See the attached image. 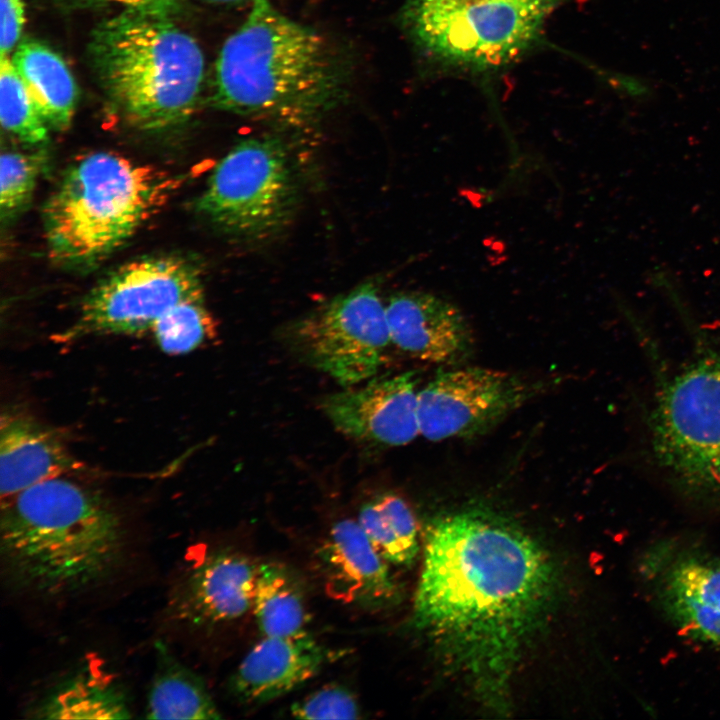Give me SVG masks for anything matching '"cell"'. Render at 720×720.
Instances as JSON below:
<instances>
[{
    "label": "cell",
    "instance_id": "cell-25",
    "mask_svg": "<svg viewBox=\"0 0 720 720\" xmlns=\"http://www.w3.org/2000/svg\"><path fill=\"white\" fill-rule=\"evenodd\" d=\"M151 331L163 352L177 355L191 352L213 338L216 326L201 295L173 306Z\"/></svg>",
    "mask_w": 720,
    "mask_h": 720
},
{
    "label": "cell",
    "instance_id": "cell-23",
    "mask_svg": "<svg viewBox=\"0 0 720 720\" xmlns=\"http://www.w3.org/2000/svg\"><path fill=\"white\" fill-rule=\"evenodd\" d=\"M360 527L375 550L388 562L409 565L418 550V526L413 511L398 495L387 492L365 503Z\"/></svg>",
    "mask_w": 720,
    "mask_h": 720
},
{
    "label": "cell",
    "instance_id": "cell-3",
    "mask_svg": "<svg viewBox=\"0 0 720 720\" xmlns=\"http://www.w3.org/2000/svg\"><path fill=\"white\" fill-rule=\"evenodd\" d=\"M340 81L335 55L319 33L268 0H253L219 52L214 103L226 111L298 124L333 102Z\"/></svg>",
    "mask_w": 720,
    "mask_h": 720
},
{
    "label": "cell",
    "instance_id": "cell-30",
    "mask_svg": "<svg viewBox=\"0 0 720 720\" xmlns=\"http://www.w3.org/2000/svg\"><path fill=\"white\" fill-rule=\"evenodd\" d=\"M94 4L116 5L124 10L168 15L180 0H87Z\"/></svg>",
    "mask_w": 720,
    "mask_h": 720
},
{
    "label": "cell",
    "instance_id": "cell-31",
    "mask_svg": "<svg viewBox=\"0 0 720 720\" xmlns=\"http://www.w3.org/2000/svg\"><path fill=\"white\" fill-rule=\"evenodd\" d=\"M202 1L212 3V4H234V3L241 2L243 0H202Z\"/></svg>",
    "mask_w": 720,
    "mask_h": 720
},
{
    "label": "cell",
    "instance_id": "cell-12",
    "mask_svg": "<svg viewBox=\"0 0 720 720\" xmlns=\"http://www.w3.org/2000/svg\"><path fill=\"white\" fill-rule=\"evenodd\" d=\"M651 599L681 634L720 648V557L696 546L657 544L641 560Z\"/></svg>",
    "mask_w": 720,
    "mask_h": 720
},
{
    "label": "cell",
    "instance_id": "cell-24",
    "mask_svg": "<svg viewBox=\"0 0 720 720\" xmlns=\"http://www.w3.org/2000/svg\"><path fill=\"white\" fill-rule=\"evenodd\" d=\"M0 119L4 129L25 144L40 146L48 141L49 127L7 56L0 60Z\"/></svg>",
    "mask_w": 720,
    "mask_h": 720
},
{
    "label": "cell",
    "instance_id": "cell-27",
    "mask_svg": "<svg viewBox=\"0 0 720 720\" xmlns=\"http://www.w3.org/2000/svg\"><path fill=\"white\" fill-rule=\"evenodd\" d=\"M290 711L299 719H355L360 709L349 690L329 685L295 702Z\"/></svg>",
    "mask_w": 720,
    "mask_h": 720
},
{
    "label": "cell",
    "instance_id": "cell-22",
    "mask_svg": "<svg viewBox=\"0 0 720 720\" xmlns=\"http://www.w3.org/2000/svg\"><path fill=\"white\" fill-rule=\"evenodd\" d=\"M252 609L264 636H289L305 630L308 615L302 588L280 563L259 564Z\"/></svg>",
    "mask_w": 720,
    "mask_h": 720
},
{
    "label": "cell",
    "instance_id": "cell-13",
    "mask_svg": "<svg viewBox=\"0 0 720 720\" xmlns=\"http://www.w3.org/2000/svg\"><path fill=\"white\" fill-rule=\"evenodd\" d=\"M415 376H381L355 389L327 395L321 409L345 435L363 442L396 447L420 434Z\"/></svg>",
    "mask_w": 720,
    "mask_h": 720
},
{
    "label": "cell",
    "instance_id": "cell-19",
    "mask_svg": "<svg viewBox=\"0 0 720 720\" xmlns=\"http://www.w3.org/2000/svg\"><path fill=\"white\" fill-rule=\"evenodd\" d=\"M40 719H127L124 690L100 663H87L56 685L32 709Z\"/></svg>",
    "mask_w": 720,
    "mask_h": 720
},
{
    "label": "cell",
    "instance_id": "cell-26",
    "mask_svg": "<svg viewBox=\"0 0 720 720\" xmlns=\"http://www.w3.org/2000/svg\"><path fill=\"white\" fill-rule=\"evenodd\" d=\"M45 151H7L0 159V210L2 219L16 216L29 202L45 165Z\"/></svg>",
    "mask_w": 720,
    "mask_h": 720
},
{
    "label": "cell",
    "instance_id": "cell-17",
    "mask_svg": "<svg viewBox=\"0 0 720 720\" xmlns=\"http://www.w3.org/2000/svg\"><path fill=\"white\" fill-rule=\"evenodd\" d=\"M330 657L329 650L305 630L289 636H264L235 671L232 690L249 704L272 701L313 678Z\"/></svg>",
    "mask_w": 720,
    "mask_h": 720
},
{
    "label": "cell",
    "instance_id": "cell-28",
    "mask_svg": "<svg viewBox=\"0 0 720 720\" xmlns=\"http://www.w3.org/2000/svg\"><path fill=\"white\" fill-rule=\"evenodd\" d=\"M594 71L613 91L633 102L646 103L655 97V87L648 79L600 67Z\"/></svg>",
    "mask_w": 720,
    "mask_h": 720
},
{
    "label": "cell",
    "instance_id": "cell-10",
    "mask_svg": "<svg viewBox=\"0 0 720 720\" xmlns=\"http://www.w3.org/2000/svg\"><path fill=\"white\" fill-rule=\"evenodd\" d=\"M287 338L302 360L344 386L372 378L392 343L386 307L373 282L322 304L291 326Z\"/></svg>",
    "mask_w": 720,
    "mask_h": 720
},
{
    "label": "cell",
    "instance_id": "cell-1",
    "mask_svg": "<svg viewBox=\"0 0 720 720\" xmlns=\"http://www.w3.org/2000/svg\"><path fill=\"white\" fill-rule=\"evenodd\" d=\"M554 587L550 560L522 530L493 513L459 512L428 529L414 624L481 700L503 708Z\"/></svg>",
    "mask_w": 720,
    "mask_h": 720
},
{
    "label": "cell",
    "instance_id": "cell-18",
    "mask_svg": "<svg viewBox=\"0 0 720 720\" xmlns=\"http://www.w3.org/2000/svg\"><path fill=\"white\" fill-rule=\"evenodd\" d=\"M81 467L54 429L22 410L8 409L1 414V499Z\"/></svg>",
    "mask_w": 720,
    "mask_h": 720
},
{
    "label": "cell",
    "instance_id": "cell-16",
    "mask_svg": "<svg viewBox=\"0 0 720 720\" xmlns=\"http://www.w3.org/2000/svg\"><path fill=\"white\" fill-rule=\"evenodd\" d=\"M391 342L410 356L454 365L472 352V332L461 310L422 291L392 295L385 304Z\"/></svg>",
    "mask_w": 720,
    "mask_h": 720
},
{
    "label": "cell",
    "instance_id": "cell-20",
    "mask_svg": "<svg viewBox=\"0 0 720 720\" xmlns=\"http://www.w3.org/2000/svg\"><path fill=\"white\" fill-rule=\"evenodd\" d=\"M11 60L48 127L67 129L75 113L78 89L64 60L32 39L20 42Z\"/></svg>",
    "mask_w": 720,
    "mask_h": 720
},
{
    "label": "cell",
    "instance_id": "cell-9",
    "mask_svg": "<svg viewBox=\"0 0 720 720\" xmlns=\"http://www.w3.org/2000/svg\"><path fill=\"white\" fill-rule=\"evenodd\" d=\"M201 295V273L192 261L176 255L137 259L114 270L88 292L79 316L57 340L151 331L173 306Z\"/></svg>",
    "mask_w": 720,
    "mask_h": 720
},
{
    "label": "cell",
    "instance_id": "cell-4",
    "mask_svg": "<svg viewBox=\"0 0 720 720\" xmlns=\"http://www.w3.org/2000/svg\"><path fill=\"white\" fill-rule=\"evenodd\" d=\"M181 180L120 154H85L65 170L42 212L51 259L95 265L120 248L162 208Z\"/></svg>",
    "mask_w": 720,
    "mask_h": 720
},
{
    "label": "cell",
    "instance_id": "cell-14",
    "mask_svg": "<svg viewBox=\"0 0 720 720\" xmlns=\"http://www.w3.org/2000/svg\"><path fill=\"white\" fill-rule=\"evenodd\" d=\"M258 566L232 551L205 556L179 577L168 601L169 618L199 628L242 617L252 609Z\"/></svg>",
    "mask_w": 720,
    "mask_h": 720
},
{
    "label": "cell",
    "instance_id": "cell-6",
    "mask_svg": "<svg viewBox=\"0 0 720 720\" xmlns=\"http://www.w3.org/2000/svg\"><path fill=\"white\" fill-rule=\"evenodd\" d=\"M652 458L682 494L720 506V350L666 379L648 417Z\"/></svg>",
    "mask_w": 720,
    "mask_h": 720
},
{
    "label": "cell",
    "instance_id": "cell-21",
    "mask_svg": "<svg viewBox=\"0 0 720 720\" xmlns=\"http://www.w3.org/2000/svg\"><path fill=\"white\" fill-rule=\"evenodd\" d=\"M159 665L147 699L150 719H219L202 680L159 646Z\"/></svg>",
    "mask_w": 720,
    "mask_h": 720
},
{
    "label": "cell",
    "instance_id": "cell-5",
    "mask_svg": "<svg viewBox=\"0 0 720 720\" xmlns=\"http://www.w3.org/2000/svg\"><path fill=\"white\" fill-rule=\"evenodd\" d=\"M89 54L102 88L133 126L166 130L195 111L203 53L168 15L123 10L96 27Z\"/></svg>",
    "mask_w": 720,
    "mask_h": 720
},
{
    "label": "cell",
    "instance_id": "cell-2",
    "mask_svg": "<svg viewBox=\"0 0 720 720\" xmlns=\"http://www.w3.org/2000/svg\"><path fill=\"white\" fill-rule=\"evenodd\" d=\"M1 500L2 570L18 592L78 596L104 584L125 560L123 520L94 488L62 475Z\"/></svg>",
    "mask_w": 720,
    "mask_h": 720
},
{
    "label": "cell",
    "instance_id": "cell-8",
    "mask_svg": "<svg viewBox=\"0 0 720 720\" xmlns=\"http://www.w3.org/2000/svg\"><path fill=\"white\" fill-rule=\"evenodd\" d=\"M295 201V179L284 146L271 138H251L217 163L196 208L226 234L259 239L288 222Z\"/></svg>",
    "mask_w": 720,
    "mask_h": 720
},
{
    "label": "cell",
    "instance_id": "cell-29",
    "mask_svg": "<svg viewBox=\"0 0 720 720\" xmlns=\"http://www.w3.org/2000/svg\"><path fill=\"white\" fill-rule=\"evenodd\" d=\"M0 56H8L18 43L24 22L23 0H0Z\"/></svg>",
    "mask_w": 720,
    "mask_h": 720
},
{
    "label": "cell",
    "instance_id": "cell-11",
    "mask_svg": "<svg viewBox=\"0 0 720 720\" xmlns=\"http://www.w3.org/2000/svg\"><path fill=\"white\" fill-rule=\"evenodd\" d=\"M540 385L482 367L439 371L418 392L420 434L431 441L481 436L533 398Z\"/></svg>",
    "mask_w": 720,
    "mask_h": 720
},
{
    "label": "cell",
    "instance_id": "cell-7",
    "mask_svg": "<svg viewBox=\"0 0 720 720\" xmlns=\"http://www.w3.org/2000/svg\"><path fill=\"white\" fill-rule=\"evenodd\" d=\"M567 0H407L403 22L441 66L483 72L512 62Z\"/></svg>",
    "mask_w": 720,
    "mask_h": 720
},
{
    "label": "cell",
    "instance_id": "cell-15",
    "mask_svg": "<svg viewBox=\"0 0 720 720\" xmlns=\"http://www.w3.org/2000/svg\"><path fill=\"white\" fill-rule=\"evenodd\" d=\"M327 594L343 603L385 608L399 595L388 562L375 550L359 523L346 519L331 528L316 551Z\"/></svg>",
    "mask_w": 720,
    "mask_h": 720
}]
</instances>
